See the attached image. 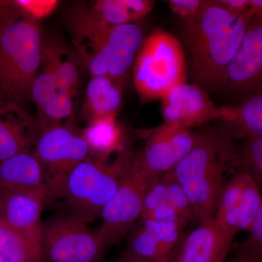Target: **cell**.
Returning a JSON list of instances; mask_svg holds the SVG:
<instances>
[{
	"mask_svg": "<svg viewBox=\"0 0 262 262\" xmlns=\"http://www.w3.org/2000/svg\"><path fill=\"white\" fill-rule=\"evenodd\" d=\"M141 223L154 234L164 246L173 252L175 248L178 247L184 241L183 229L184 226L180 224L149 219L141 220Z\"/></svg>",
	"mask_w": 262,
	"mask_h": 262,
	"instance_id": "26",
	"label": "cell"
},
{
	"mask_svg": "<svg viewBox=\"0 0 262 262\" xmlns=\"http://www.w3.org/2000/svg\"><path fill=\"white\" fill-rule=\"evenodd\" d=\"M224 108V129L232 139L262 135V91L248 95L238 104Z\"/></svg>",
	"mask_w": 262,
	"mask_h": 262,
	"instance_id": "20",
	"label": "cell"
},
{
	"mask_svg": "<svg viewBox=\"0 0 262 262\" xmlns=\"http://www.w3.org/2000/svg\"><path fill=\"white\" fill-rule=\"evenodd\" d=\"M0 189L5 192L46 193L50 196L46 170L34 151L0 162Z\"/></svg>",
	"mask_w": 262,
	"mask_h": 262,
	"instance_id": "16",
	"label": "cell"
},
{
	"mask_svg": "<svg viewBox=\"0 0 262 262\" xmlns=\"http://www.w3.org/2000/svg\"><path fill=\"white\" fill-rule=\"evenodd\" d=\"M34 149L46 170L48 187L91 157L82 134L71 125L41 128Z\"/></svg>",
	"mask_w": 262,
	"mask_h": 262,
	"instance_id": "8",
	"label": "cell"
},
{
	"mask_svg": "<svg viewBox=\"0 0 262 262\" xmlns=\"http://www.w3.org/2000/svg\"><path fill=\"white\" fill-rule=\"evenodd\" d=\"M42 63L56 77L58 90L75 96L80 82L82 65L75 51H72L58 38L43 35Z\"/></svg>",
	"mask_w": 262,
	"mask_h": 262,
	"instance_id": "18",
	"label": "cell"
},
{
	"mask_svg": "<svg viewBox=\"0 0 262 262\" xmlns=\"http://www.w3.org/2000/svg\"><path fill=\"white\" fill-rule=\"evenodd\" d=\"M154 177L141 168L134 155L120 187L103 207L100 215L102 222L97 230L106 248L120 242L141 220L143 196Z\"/></svg>",
	"mask_w": 262,
	"mask_h": 262,
	"instance_id": "7",
	"label": "cell"
},
{
	"mask_svg": "<svg viewBox=\"0 0 262 262\" xmlns=\"http://www.w3.org/2000/svg\"><path fill=\"white\" fill-rule=\"evenodd\" d=\"M134 157L127 148L112 162L90 157L51 184L50 196L62 198L72 213L92 222L117 192Z\"/></svg>",
	"mask_w": 262,
	"mask_h": 262,
	"instance_id": "3",
	"label": "cell"
},
{
	"mask_svg": "<svg viewBox=\"0 0 262 262\" xmlns=\"http://www.w3.org/2000/svg\"><path fill=\"white\" fill-rule=\"evenodd\" d=\"M165 203H168V193L163 175L155 176L148 184L143 196L141 219L146 218L153 210Z\"/></svg>",
	"mask_w": 262,
	"mask_h": 262,
	"instance_id": "29",
	"label": "cell"
},
{
	"mask_svg": "<svg viewBox=\"0 0 262 262\" xmlns=\"http://www.w3.org/2000/svg\"><path fill=\"white\" fill-rule=\"evenodd\" d=\"M117 262H151L148 261H144V260L140 259L134 257V256H130V255L127 254L125 253L122 255V257L120 258Z\"/></svg>",
	"mask_w": 262,
	"mask_h": 262,
	"instance_id": "38",
	"label": "cell"
},
{
	"mask_svg": "<svg viewBox=\"0 0 262 262\" xmlns=\"http://www.w3.org/2000/svg\"><path fill=\"white\" fill-rule=\"evenodd\" d=\"M40 133L37 117L13 100L0 107V162L32 151Z\"/></svg>",
	"mask_w": 262,
	"mask_h": 262,
	"instance_id": "14",
	"label": "cell"
},
{
	"mask_svg": "<svg viewBox=\"0 0 262 262\" xmlns=\"http://www.w3.org/2000/svg\"><path fill=\"white\" fill-rule=\"evenodd\" d=\"M249 5L255 18L262 20V0H249Z\"/></svg>",
	"mask_w": 262,
	"mask_h": 262,
	"instance_id": "37",
	"label": "cell"
},
{
	"mask_svg": "<svg viewBox=\"0 0 262 262\" xmlns=\"http://www.w3.org/2000/svg\"><path fill=\"white\" fill-rule=\"evenodd\" d=\"M241 166L262 191V135L248 138L241 155Z\"/></svg>",
	"mask_w": 262,
	"mask_h": 262,
	"instance_id": "25",
	"label": "cell"
},
{
	"mask_svg": "<svg viewBox=\"0 0 262 262\" xmlns=\"http://www.w3.org/2000/svg\"><path fill=\"white\" fill-rule=\"evenodd\" d=\"M42 40L39 21L29 16L0 30V88L22 106L40 70Z\"/></svg>",
	"mask_w": 262,
	"mask_h": 262,
	"instance_id": "4",
	"label": "cell"
},
{
	"mask_svg": "<svg viewBox=\"0 0 262 262\" xmlns=\"http://www.w3.org/2000/svg\"><path fill=\"white\" fill-rule=\"evenodd\" d=\"M27 16L38 21L51 15L58 7V2L46 0H21Z\"/></svg>",
	"mask_w": 262,
	"mask_h": 262,
	"instance_id": "32",
	"label": "cell"
},
{
	"mask_svg": "<svg viewBox=\"0 0 262 262\" xmlns=\"http://www.w3.org/2000/svg\"><path fill=\"white\" fill-rule=\"evenodd\" d=\"M0 256L5 262H38L28 243L1 219Z\"/></svg>",
	"mask_w": 262,
	"mask_h": 262,
	"instance_id": "24",
	"label": "cell"
},
{
	"mask_svg": "<svg viewBox=\"0 0 262 262\" xmlns=\"http://www.w3.org/2000/svg\"><path fill=\"white\" fill-rule=\"evenodd\" d=\"M225 262H262V256L253 253L239 252L236 257Z\"/></svg>",
	"mask_w": 262,
	"mask_h": 262,
	"instance_id": "36",
	"label": "cell"
},
{
	"mask_svg": "<svg viewBox=\"0 0 262 262\" xmlns=\"http://www.w3.org/2000/svg\"><path fill=\"white\" fill-rule=\"evenodd\" d=\"M195 144L172 170L189 198L195 220L200 224L214 219L225 172L241 163L234 152L232 138L223 130L196 132Z\"/></svg>",
	"mask_w": 262,
	"mask_h": 262,
	"instance_id": "2",
	"label": "cell"
},
{
	"mask_svg": "<svg viewBox=\"0 0 262 262\" xmlns=\"http://www.w3.org/2000/svg\"><path fill=\"white\" fill-rule=\"evenodd\" d=\"M234 237L215 225L213 220L203 222L184 239L177 259L179 262H225Z\"/></svg>",
	"mask_w": 262,
	"mask_h": 262,
	"instance_id": "15",
	"label": "cell"
},
{
	"mask_svg": "<svg viewBox=\"0 0 262 262\" xmlns=\"http://www.w3.org/2000/svg\"><path fill=\"white\" fill-rule=\"evenodd\" d=\"M46 193L7 192L0 219L28 243L38 262H42L43 222Z\"/></svg>",
	"mask_w": 262,
	"mask_h": 262,
	"instance_id": "13",
	"label": "cell"
},
{
	"mask_svg": "<svg viewBox=\"0 0 262 262\" xmlns=\"http://www.w3.org/2000/svg\"><path fill=\"white\" fill-rule=\"evenodd\" d=\"M261 202V188L241 168L222 188L213 221L234 236L248 232Z\"/></svg>",
	"mask_w": 262,
	"mask_h": 262,
	"instance_id": "9",
	"label": "cell"
},
{
	"mask_svg": "<svg viewBox=\"0 0 262 262\" xmlns=\"http://www.w3.org/2000/svg\"><path fill=\"white\" fill-rule=\"evenodd\" d=\"M0 262H5L4 260L2 258L1 256H0Z\"/></svg>",
	"mask_w": 262,
	"mask_h": 262,
	"instance_id": "42",
	"label": "cell"
},
{
	"mask_svg": "<svg viewBox=\"0 0 262 262\" xmlns=\"http://www.w3.org/2000/svg\"><path fill=\"white\" fill-rule=\"evenodd\" d=\"M38 110L37 119L41 128L70 125L67 121L73 115V97L65 91L58 92Z\"/></svg>",
	"mask_w": 262,
	"mask_h": 262,
	"instance_id": "23",
	"label": "cell"
},
{
	"mask_svg": "<svg viewBox=\"0 0 262 262\" xmlns=\"http://www.w3.org/2000/svg\"><path fill=\"white\" fill-rule=\"evenodd\" d=\"M239 252L253 253L262 256V202L248 230V237L239 246Z\"/></svg>",
	"mask_w": 262,
	"mask_h": 262,
	"instance_id": "31",
	"label": "cell"
},
{
	"mask_svg": "<svg viewBox=\"0 0 262 262\" xmlns=\"http://www.w3.org/2000/svg\"><path fill=\"white\" fill-rule=\"evenodd\" d=\"M220 6L230 14L241 16L250 10L249 0H215Z\"/></svg>",
	"mask_w": 262,
	"mask_h": 262,
	"instance_id": "35",
	"label": "cell"
},
{
	"mask_svg": "<svg viewBox=\"0 0 262 262\" xmlns=\"http://www.w3.org/2000/svg\"><path fill=\"white\" fill-rule=\"evenodd\" d=\"M253 17L251 9L235 16L208 0L201 14L184 23L182 45L193 83L208 94L223 91L229 63Z\"/></svg>",
	"mask_w": 262,
	"mask_h": 262,
	"instance_id": "1",
	"label": "cell"
},
{
	"mask_svg": "<svg viewBox=\"0 0 262 262\" xmlns=\"http://www.w3.org/2000/svg\"><path fill=\"white\" fill-rule=\"evenodd\" d=\"M7 95L5 94L4 91H3V89L0 88V107H1L3 105H4L8 100H6Z\"/></svg>",
	"mask_w": 262,
	"mask_h": 262,
	"instance_id": "39",
	"label": "cell"
},
{
	"mask_svg": "<svg viewBox=\"0 0 262 262\" xmlns=\"http://www.w3.org/2000/svg\"><path fill=\"white\" fill-rule=\"evenodd\" d=\"M164 123L190 129L222 120L224 107H217L209 94L194 83L177 84L161 99Z\"/></svg>",
	"mask_w": 262,
	"mask_h": 262,
	"instance_id": "11",
	"label": "cell"
},
{
	"mask_svg": "<svg viewBox=\"0 0 262 262\" xmlns=\"http://www.w3.org/2000/svg\"><path fill=\"white\" fill-rule=\"evenodd\" d=\"M208 0H169V7L174 14L185 22L194 20L208 4Z\"/></svg>",
	"mask_w": 262,
	"mask_h": 262,
	"instance_id": "30",
	"label": "cell"
},
{
	"mask_svg": "<svg viewBox=\"0 0 262 262\" xmlns=\"http://www.w3.org/2000/svg\"><path fill=\"white\" fill-rule=\"evenodd\" d=\"M81 134L89 145L93 158L110 160L112 155L120 154L127 149L124 131L117 122V116L103 117L90 122Z\"/></svg>",
	"mask_w": 262,
	"mask_h": 262,
	"instance_id": "21",
	"label": "cell"
},
{
	"mask_svg": "<svg viewBox=\"0 0 262 262\" xmlns=\"http://www.w3.org/2000/svg\"><path fill=\"white\" fill-rule=\"evenodd\" d=\"M163 179L166 184L168 203L175 208L188 222L195 220L190 201L172 171L163 174Z\"/></svg>",
	"mask_w": 262,
	"mask_h": 262,
	"instance_id": "28",
	"label": "cell"
},
{
	"mask_svg": "<svg viewBox=\"0 0 262 262\" xmlns=\"http://www.w3.org/2000/svg\"><path fill=\"white\" fill-rule=\"evenodd\" d=\"M144 219L162 221V222H175V223L184 225V227L189 222L169 203H165L160 205ZM144 219H141V220H144Z\"/></svg>",
	"mask_w": 262,
	"mask_h": 262,
	"instance_id": "34",
	"label": "cell"
},
{
	"mask_svg": "<svg viewBox=\"0 0 262 262\" xmlns=\"http://www.w3.org/2000/svg\"><path fill=\"white\" fill-rule=\"evenodd\" d=\"M7 192L0 189V214H1L2 208L4 203L5 198L6 196Z\"/></svg>",
	"mask_w": 262,
	"mask_h": 262,
	"instance_id": "40",
	"label": "cell"
},
{
	"mask_svg": "<svg viewBox=\"0 0 262 262\" xmlns=\"http://www.w3.org/2000/svg\"><path fill=\"white\" fill-rule=\"evenodd\" d=\"M187 75L182 43L162 29L150 33L133 67L134 85L141 101L161 100L174 86L187 82Z\"/></svg>",
	"mask_w": 262,
	"mask_h": 262,
	"instance_id": "5",
	"label": "cell"
},
{
	"mask_svg": "<svg viewBox=\"0 0 262 262\" xmlns=\"http://www.w3.org/2000/svg\"><path fill=\"white\" fill-rule=\"evenodd\" d=\"M165 262H179L178 260L177 259V258H173V259H172L171 258H169L168 260H167Z\"/></svg>",
	"mask_w": 262,
	"mask_h": 262,
	"instance_id": "41",
	"label": "cell"
},
{
	"mask_svg": "<svg viewBox=\"0 0 262 262\" xmlns=\"http://www.w3.org/2000/svg\"><path fill=\"white\" fill-rule=\"evenodd\" d=\"M125 253L144 261L165 262L171 258L173 251L140 223L131 230Z\"/></svg>",
	"mask_w": 262,
	"mask_h": 262,
	"instance_id": "22",
	"label": "cell"
},
{
	"mask_svg": "<svg viewBox=\"0 0 262 262\" xmlns=\"http://www.w3.org/2000/svg\"><path fill=\"white\" fill-rule=\"evenodd\" d=\"M78 215L58 214L43 222V254L51 262H98L106 249L97 229Z\"/></svg>",
	"mask_w": 262,
	"mask_h": 262,
	"instance_id": "6",
	"label": "cell"
},
{
	"mask_svg": "<svg viewBox=\"0 0 262 262\" xmlns=\"http://www.w3.org/2000/svg\"><path fill=\"white\" fill-rule=\"evenodd\" d=\"M27 16L20 0L0 1V30Z\"/></svg>",
	"mask_w": 262,
	"mask_h": 262,
	"instance_id": "33",
	"label": "cell"
},
{
	"mask_svg": "<svg viewBox=\"0 0 262 262\" xmlns=\"http://www.w3.org/2000/svg\"><path fill=\"white\" fill-rule=\"evenodd\" d=\"M223 91L244 97L262 91V20L255 17L229 63Z\"/></svg>",
	"mask_w": 262,
	"mask_h": 262,
	"instance_id": "12",
	"label": "cell"
},
{
	"mask_svg": "<svg viewBox=\"0 0 262 262\" xmlns=\"http://www.w3.org/2000/svg\"><path fill=\"white\" fill-rule=\"evenodd\" d=\"M155 3L150 0H98L89 4L77 3L74 6L93 21L115 27L141 20L153 10Z\"/></svg>",
	"mask_w": 262,
	"mask_h": 262,
	"instance_id": "17",
	"label": "cell"
},
{
	"mask_svg": "<svg viewBox=\"0 0 262 262\" xmlns=\"http://www.w3.org/2000/svg\"><path fill=\"white\" fill-rule=\"evenodd\" d=\"M58 91V82L52 71L41 63L40 70L33 84L31 99L37 106L42 107L48 100Z\"/></svg>",
	"mask_w": 262,
	"mask_h": 262,
	"instance_id": "27",
	"label": "cell"
},
{
	"mask_svg": "<svg viewBox=\"0 0 262 262\" xmlns=\"http://www.w3.org/2000/svg\"><path fill=\"white\" fill-rule=\"evenodd\" d=\"M123 86L107 75L91 77L80 111L87 123L103 117L117 116L122 104Z\"/></svg>",
	"mask_w": 262,
	"mask_h": 262,
	"instance_id": "19",
	"label": "cell"
},
{
	"mask_svg": "<svg viewBox=\"0 0 262 262\" xmlns=\"http://www.w3.org/2000/svg\"><path fill=\"white\" fill-rule=\"evenodd\" d=\"M146 134L145 146L135 157L141 168L153 176L172 171L192 151L196 137L190 129L164 122Z\"/></svg>",
	"mask_w": 262,
	"mask_h": 262,
	"instance_id": "10",
	"label": "cell"
}]
</instances>
